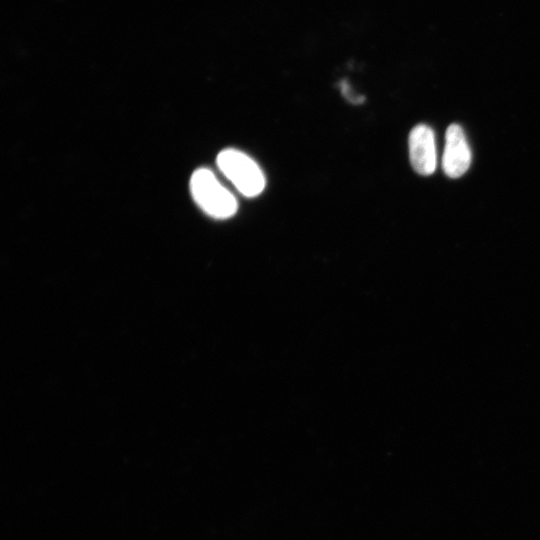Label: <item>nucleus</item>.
<instances>
[{
	"label": "nucleus",
	"mask_w": 540,
	"mask_h": 540,
	"mask_svg": "<svg viewBox=\"0 0 540 540\" xmlns=\"http://www.w3.org/2000/svg\"><path fill=\"white\" fill-rule=\"evenodd\" d=\"M191 195L198 206L217 219L232 217L238 208L233 194L207 168L195 170L189 183Z\"/></svg>",
	"instance_id": "obj_1"
},
{
	"label": "nucleus",
	"mask_w": 540,
	"mask_h": 540,
	"mask_svg": "<svg viewBox=\"0 0 540 540\" xmlns=\"http://www.w3.org/2000/svg\"><path fill=\"white\" fill-rule=\"evenodd\" d=\"M221 172L245 196L259 195L265 187L262 170L248 155L237 149L222 150L217 156Z\"/></svg>",
	"instance_id": "obj_2"
},
{
	"label": "nucleus",
	"mask_w": 540,
	"mask_h": 540,
	"mask_svg": "<svg viewBox=\"0 0 540 540\" xmlns=\"http://www.w3.org/2000/svg\"><path fill=\"white\" fill-rule=\"evenodd\" d=\"M471 164V151L462 127L451 124L446 131L442 167L447 176H462Z\"/></svg>",
	"instance_id": "obj_3"
},
{
	"label": "nucleus",
	"mask_w": 540,
	"mask_h": 540,
	"mask_svg": "<svg viewBox=\"0 0 540 540\" xmlns=\"http://www.w3.org/2000/svg\"><path fill=\"white\" fill-rule=\"evenodd\" d=\"M409 156L411 165L418 174L427 176L434 173L437 154L434 132L429 126L419 124L411 130Z\"/></svg>",
	"instance_id": "obj_4"
}]
</instances>
